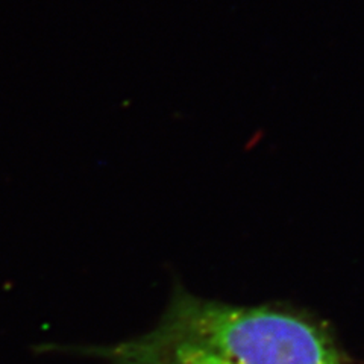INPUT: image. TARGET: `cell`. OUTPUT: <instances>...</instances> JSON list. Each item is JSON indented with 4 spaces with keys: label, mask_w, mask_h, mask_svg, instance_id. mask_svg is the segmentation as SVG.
Instances as JSON below:
<instances>
[{
    "label": "cell",
    "mask_w": 364,
    "mask_h": 364,
    "mask_svg": "<svg viewBox=\"0 0 364 364\" xmlns=\"http://www.w3.org/2000/svg\"><path fill=\"white\" fill-rule=\"evenodd\" d=\"M108 364H355L322 318L284 304L237 305L176 287L149 331L68 348Z\"/></svg>",
    "instance_id": "1"
}]
</instances>
